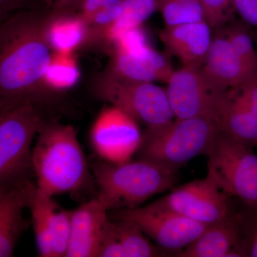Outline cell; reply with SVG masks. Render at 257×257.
<instances>
[{
    "label": "cell",
    "instance_id": "cell-1",
    "mask_svg": "<svg viewBox=\"0 0 257 257\" xmlns=\"http://www.w3.org/2000/svg\"><path fill=\"white\" fill-rule=\"evenodd\" d=\"M49 11L23 10L0 28V110L23 103L44 109L52 92L44 84L52 54L47 41Z\"/></svg>",
    "mask_w": 257,
    "mask_h": 257
},
{
    "label": "cell",
    "instance_id": "cell-2",
    "mask_svg": "<svg viewBox=\"0 0 257 257\" xmlns=\"http://www.w3.org/2000/svg\"><path fill=\"white\" fill-rule=\"evenodd\" d=\"M32 168L37 188L52 197L81 192L92 180L77 130L53 119L47 120L38 133Z\"/></svg>",
    "mask_w": 257,
    "mask_h": 257
},
{
    "label": "cell",
    "instance_id": "cell-3",
    "mask_svg": "<svg viewBox=\"0 0 257 257\" xmlns=\"http://www.w3.org/2000/svg\"><path fill=\"white\" fill-rule=\"evenodd\" d=\"M98 189L96 199L107 211L139 207L150 198L171 190L177 170L146 159L113 164L95 161L91 165Z\"/></svg>",
    "mask_w": 257,
    "mask_h": 257
},
{
    "label": "cell",
    "instance_id": "cell-4",
    "mask_svg": "<svg viewBox=\"0 0 257 257\" xmlns=\"http://www.w3.org/2000/svg\"><path fill=\"white\" fill-rule=\"evenodd\" d=\"M219 133L211 118L175 119L163 127L146 128L137 152L138 159L178 170L194 157L207 155Z\"/></svg>",
    "mask_w": 257,
    "mask_h": 257
},
{
    "label": "cell",
    "instance_id": "cell-5",
    "mask_svg": "<svg viewBox=\"0 0 257 257\" xmlns=\"http://www.w3.org/2000/svg\"><path fill=\"white\" fill-rule=\"evenodd\" d=\"M48 119L32 103L0 110V187L30 179L32 141Z\"/></svg>",
    "mask_w": 257,
    "mask_h": 257
},
{
    "label": "cell",
    "instance_id": "cell-6",
    "mask_svg": "<svg viewBox=\"0 0 257 257\" xmlns=\"http://www.w3.org/2000/svg\"><path fill=\"white\" fill-rule=\"evenodd\" d=\"M92 91L147 128L163 127L175 118L166 89L153 82L126 80L104 70L94 76Z\"/></svg>",
    "mask_w": 257,
    "mask_h": 257
},
{
    "label": "cell",
    "instance_id": "cell-7",
    "mask_svg": "<svg viewBox=\"0 0 257 257\" xmlns=\"http://www.w3.org/2000/svg\"><path fill=\"white\" fill-rule=\"evenodd\" d=\"M208 178L231 200L257 207V155L222 132L207 153Z\"/></svg>",
    "mask_w": 257,
    "mask_h": 257
},
{
    "label": "cell",
    "instance_id": "cell-8",
    "mask_svg": "<svg viewBox=\"0 0 257 257\" xmlns=\"http://www.w3.org/2000/svg\"><path fill=\"white\" fill-rule=\"evenodd\" d=\"M110 214L112 219L133 221L157 246L174 254L194 242L209 226L155 202L143 207L112 211Z\"/></svg>",
    "mask_w": 257,
    "mask_h": 257
},
{
    "label": "cell",
    "instance_id": "cell-9",
    "mask_svg": "<svg viewBox=\"0 0 257 257\" xmlns=\"http://www.w3.org/2000/svg\"><path fill=\"white\" fill-rule=\"evenodd\" d=\"M166 89L175 119L205 117L215 120L226 91L208 82L199 67L184 66L174 71Z\"/></svg>",
    "mask_w": 257,
    "mask_h": 257
},
{
    "label": "cell",
    "instance_id": "cell-10",
    "mask_svg": "<svg viewBox=\"0 0 257 257\" xmlns=\"http://www.w3.org/2000/svg\"><path fill=\"white\" fill-rule=\"evenodd\" d=\"M155 203L207 226L223 220L236 209L233 200L207 177L174 187Z\"/></svg>",
    "mask_w": 257,
    "mask_h": 257
},
{
    "label": "cell",
    "instance_id": "cell-11",
    "mask_svg": "<svg viewBox=\"0 0 257 257\" xmlns=\"http://www.w3.org/2000/svg\"><path fill=\"white\" fill-rule=\"evenodd\" d=\"M143 139L138 122L114 106L101 111L90 132L96 153L106 162L122 164L138 152Z\"/></svg>",
    "mask_w": 257,
    "mask_h": 257
},
{
    "label": "cell",
    "instance_id": "cell-12",
    "mask_svg": "<svg viewBox=\"0 0 257 257\" xmlns=\"http://www.w3.org/2000/svg\"><path fill=\"white\" fill-rule=\"evenodd\" d=\"M202 72L208 82L219 90L239 87L257 74L236 52L226 36L212 39Z\"/></svg>",
    "mask_w": 257,
    "mask_h": 257
},
{
    "label": "cell",
    "instance_id": "cell-13",
    "mask_svg": "<svg viewBox=\"0 0 257 257\" xmlns=\"http://www.w3.org/2000/svg\"><path fill=\"white\" fill-rule=\"evenodd\" d=\"M94 199L72 211L67 257H99L103 235L110 217Z\"/></svg>",
    "mask_w": 257,
    "mask_h": 257
},
{
    "label": "cell",
    "instance_id": "cell-14",
    "mask_svg": "<svg viewBox=\"0 0 257 257\" xmlns=\"http://www.w3.org/2000/svg\"><path fill=\"white\" fill-rule=\"evenodd\" d=\"M35 186L28 179L0 187V257L13 256L19 240L28 228L23 210L28 208Z\"/></svg>",
    "mask_w": 257,
    "mask_h": 257
},
{
    "label": "cell",
    "instance_id": "cell-15",
    "mask_svg": "<svg viewBox=\"0 0 257 257\" xmlns=\"http://www.w3.org/2000/svg\"><path fill=\"white\" fill-rule=\"evenodd\" d=\"M105 70L126 80L166 83L175 71L168 59L150 45L134 52L111 54Z\"/></svg>",
    "mask_w": 257,
    "mask_h": 257
},
{
    "label": "cell",
    "instance_id": "cell-16",
    "mask_svg": "<svg viewBox=\"0 0 257 257\" xmlns=\"http://www.w3.org/2000/svg\"><path fill=\"white\" fill-rule=\"evenodd\" d=\"M211 27L204 20L165 26L160 32V39L172 55L184 66L202 67L211 42Z\"/></svg>",
    "mask_w": 257,
    "mask_h": 257
},
{
    "label": "cell",
    "instance_id": "cell-17",
    "mask_svg": "<svg viewBox=\"0 0 257 257\" xmlns=\"http://www.w3.org/2000/svg\"><path fill=\"white\" fill-rule=\"evenodd\" d=\"M179 257H241V227L239 211L209 225L194 242L175 254Z\"/></svg>",
    "mask_w": 257,
    "mask_h": 257
},
{
    "label": "cell",
    "instance_id": "cell-18",
    "mask_svg": "<svg viewBox=\"0 0 257 257\" xmlns=\"http://www.w3.org/2000/svg\"><path fill=\"white\" fill-rule=\"evenodd\" d=\"M216 124L219 131L251 148L257 147V118L243 104L235 88L225 94Z\"/></svg>",
    "mask_w": 257,
    "mask_h": 257
},
{
    "label": "cell",
    "instance_id": "cell-19",
    "mask_svg": "<svg viewBox=\"0 0 257 257\" xmlns=\"http://www.w3.org/2000/svg\"><path fill=\"white\" fill-rule=\"evenodd\" d=\"M88 32L87 23L78 13L49 12L46 35L51 50L55 52H74L84 46Z\"/></svg>",
    "mask_w": 257,
    "mask_h": 257
},
{
    "label": "cell",
    "instance_id": "cell-20",
    "mask_svg": "<svg viewBox=\"0 0 257 257\" xmlns=\"http://www.w3.org/2000/svg\"><path fill=\"white\" fill-rule=\"evenodd\" d=\"M55 204L52 197L41 192L35 186L30 197L28 209L31 211L37 250L42 257H53L50 217Z\"/></svg>",
    "mask_w": 257,
    "mask_h": 257
},
{
    "label": "cell",
    "instance_id": "cell-21",
    "mask_svg": "<svg viewBox=\"0 0 257 257\" xmlns=\"http://www.w3.org/2000/svg\"><path fill=\"white\" fill-rule=\"evenodd\" d=\"M112 221L123 257L165 256L169 254L160 246L153 244L133 221L124 219H112Z\"/></svg>",
    "mask_w": 257,
    "mask_h": 257
},
{
    "label": "cell",
    "instance_id": "cell-22",
    "mask_svg": "<svg viewBox=\"0 0 257 257\" xmlns=\"http://www.w3.org/2000/svg\"><path fill=\"white\" fill-rule=\"evenodd\" d=\"M156 11L157 0H121L119 18L104 32L101 43L108 49L116 35L128 29L141 27Z\"/></svg>",
    "mask_w": 257,
    "mask_h": 257
},
{
    "label": "cell",
    "instance_id": "cell-23",
    "mask_svg": "<svg viewBox=\"0 0 257 257\" xmlns=\"http://www.w3.org/2000/svg\"><path fill=\"white\" fill-rule=\"evenodd\" d=\"M80 78L74 52L53 51L50 65L44 77V84L50 92L60 93L74 87Z\"/></svg>",
    "mask_w": 257,
    "mask_h": 257
},
{
    "label": "cell",
    "instance_id": "cell-24",
    "mask_svg": "<svg viewBox=\"0 0 257 257\" xmlns=\"http://www.w3.org/2000/svg\"><path fill=\"white\" fill-rule=\"evenodd\" d=\"M157 3L165 26L204 20L199 0H157Z\"/></svg>",
    "mask_w": 257,
    "mask_h": 257
},
{
    "label": "cell",
    "instance_id": "cell-25",
    "mask_svg": "<svg viewBox=\"0 0 257 257\" xmlns=\"http://www.w3.org/2000/svg\"><path fill=\"white\" fill-rule=\"evenodd\" d=\"M72 211L61 209L57 204L51 213V231H52L53 257L67 256L70 235Z\"/></svg>",
    "mask_w": 257,
    "mask_h": 257
},
{
    "label": "cell",
    "instance_id": "cell-26",
    "mask_svg": "<svg viewBox=\"0 0 257 257\" xmlns=\"http://www.w3.org/2000/svg\"><path fill=\"white\" fill-rule=\"evenodd\" d=\"M246 23H236L230 25L226 37L231 47L250 65L257 69V54Z\"/></svg>",
    "mask_w": 257,
    "mask_h": 257
},
{
    "label": "cell",
    "instance_id": "cell-27",
    "mask_svg": "<svg viewBox=\"0 0 257 257\" xmlns=\"http://www.w3.org/2000/svg\"><path fill=\"white\" fill-rule=\"evenodd\" d=\"M239 211L243 256L257 257V207L242 205Z\"/></svg>",
    "mask_w": 257,
    "mask_h": 257
},
{
    "label": "cell",
    "instance_id": "cell-28",
    "mask_svg": "<svg viewBox=\"0 0 257 257\" xmlns=\"http://www.w3.org/2000/svg\"><path fill=\"white\" fill-rule=\"evenodd\" d=\"M204 20L211 28H220L235 12L233 0H199Z\"/></svg>",
    "mask_w": 257,
    "mask_h": 257
},
{
    "label": "cell",
    "instance_id": "cell-29",
    "mask_svg": "<svg viewBox=\"0 0 257 257\" xmlns=\"http://www.w3.org/2000/svg\"><path fill=\"white\" fill-rule=\"evenodd\" d=\"M146 34L142 27L128 29L121 32L109 44L110 54L115 52H130L147 46Z\"/></svg>",
    "mask_w": 257,
    "mask_h": 257
},
{
    "label": "cell",
    "instance_id": "cell-30",
    "mask_svg": "<svg viewBox=\"0 0 257 257\" xmlns=\"http://www.w3.org/2000/svg\"><path fill=\"white\" fill-rule=\"evenodd\" d=\"M121 0H77L74 12L78 13L86 23L101 10L120 5Z\"/></svg>",
    "mask_w": 257,
    "mask_h": 257
},
{
    "label": "cell",
    "instance_id": "cell-31",
    "mask_svg": "<svg viewBox=\"0 0 257 257\" xmlns=\"http://www.w3.org/2000/svg\"><path fill=\"white\" fill-rule=\"evenodd\" d=\"M235 89L243 104L257 118V74Z\"/></svg>",
    "mask_w": 257,
    "mask_h": 257
},
{
    "label": "cell",
    "instance_id": "cell-32",
    "mask_svg": "<svg viewBox=\"0 0 257 257\" xmlns=\"http://www.w3.org/2000/svg\"><path fill=\"white\" fill-rule=\"evenodd\" d=\"M233 5L243 23L257 28V0H233Z\"/></svg>",
    "mask_w": 257,
    "mask_h": 257
},
{
    "label": "cell",
    "instance_id": "cell-33",
    "mask_svg": "<svg viewBox=\"0 0 257 257\" xmlns=\"http://www.w3.org/2000/svg\"><path fill=\"white\" fill-rule=\"evenodd\" d=\"M40 1V0H39ZM35 0H0V18L5 21L15 12L27 9Z\"/></svg>",
    "mask_w": 257,
    "mask_h": 257
},
{
    "label": "cell",
    "instance_id": "cell-34",
    "mask_svg": "<svg viewBox=\"0 0 257 257\" xmlns=\"http://www.w3.org/2000/svg\"><path fill=\"white\" fill-rule=\"evenodd\" d=\"M45 5V9L52 13L74 12L77 0H40Z\"/></svg>",
    "mask_w": 257,
    "mask_h": 257
}]
</instances>
